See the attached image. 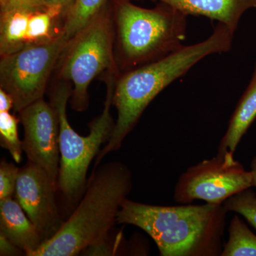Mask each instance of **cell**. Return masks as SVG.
Instances as JSON below:
<instances>
[{
  "mask_svg": "<svg viewBox=\"0 0 256 256\" xmlns=\"http://www.w3.org/2000/svg\"><path fill=\"white\" fill-rule=\"evenodd\" d=\"M234 34L228 26L220 23L203 42L184 45L162 58L124 72L116 80L112 97V105L118 112L114 132L96 156L94 168L107 154L118 150L143 112L165 88L183 76L205 57L228 52Z\"/></svg>",
  "mask_w": 256,
  "mask_h": 256,
  "instance_id": "6da1fadb",
  "label": "cell"
},
{
  "mask_svg": "<svg viewBox=\"0 0 256 256\" xmlns=\"http://www.w3.org/2000/svg\"><path fill=\"white\" fill-rule=\"evenodd\" d=\"M228 212L224 204L154 206L126 198L117 224L142 229L161 256H220Z\"/></svg>",
  "mask_w": 256,
  "mask_h": 256,
  "instance_id": "7a4b0ae2",
  "label": "cell"
},
{
  "mask_svg": "<svg viewBox=\"0 0 256 256\" xmlns=\"http://www.w3.org/2000/svg\"><path fill=\"white\" fill-rule=\"evenodd\" d=\"M132 188V173L124 163L112 161L99 164L68 218L32 256H78L107 238Z\"/></svg>",
  "mask_w": 256,
  "mask_h": 256,
  "instance_id": "3957f363",
  "label": "cell"
},
{
  "mask_svg": "<svg viewBox=\"0 0 256 256\" xmlns=\"http://www.w3.org/2000/svg\"><path fill=\"white\" fill-rule=\"evenodd\" d=\"M188 16L163 2L146 9L118 0L114 22L120 66L128 72L182 47Z\"/></svg>",
  "mask_w": 256,
  "mask_h": 256,
  "instance_id": "277c9868",
  "label": "cell"
},
{
  "mask_svg": "<svg viewBox=\"0 0 256 256\" xmlns=\"http://www.w3.org/2000/svg\"><path fill=\"white\" fill-rule=\"evenodd\" d=\"M117 72H108L107 94L102 114L89 124L88 136H82L70 126L67 118V102L72 95L70 82H60L52 90L50 102L56 109L60 118V165L58 190L70 205L78 204L87 183V173L92 160L102 144L108 142L114 128L110 112Z\"/></svg>",
  "mask_w": 256,
  "mask_h": 256,
  "instance_id": "5b68a950",
  "label": "cell"
},
{
  "mask_svg": "<svg viewBox=\"0 0 256 256\" xmlns=\"http://www.w3.org/2000/svg\"><path fill=\"white\" fill-rule=\"evenodd\" d=\"M114 20L104 8L86 26L70 38L58 64L60 78L73 84L70 105L82 112L89 106L88 87L106 70L117 72L114 54Z\"/></svg>",
  "mask_w": 256,
  "mask_h": 256,
  "instance_id": "8992f818",
  "label": "cell"
},
{
  "mask_svg": "<svg viewBox=\"0 0 256 256\" xmlns=\"http://www.w3.org/2000/svg\"><path fill=\"white\" fill-rule=\"evenodd\" d=\"M69 40L60 30L48 41L28 44L1 56L0 88L12 97L15 112L43 98L48 79Z\"/></svg>",
  "mask_w": 256,
  "mask_h": 256,
  "instance_id": "52a82bcc",
  "label": "cell"
},
{
  "mask_svg": "<svg viewBox=\"0 0 256 256\" xmlns=\"http://www.w3.org/2000/svg\"><path fill=\"white\" fill-rule=\"evenodd\" d=\"M252 186V172L247 171L234 154H216L190 166L178 178L174 200L188 204L195 200L223 204L230 196Z\"/></svg>",
  "mask_w": 256,
  "mask_h": 256,
  "instance_id": "ba28073f",
  "label": "cell"
},
{
  "mask_svg": "<svg viewBox=\"0 0 256 256\" xmlns=\"http://www.w3.org/2000/svg\"><path fill=\"white\" fill-rule=\"evenodd\" d=\"M18 114L24 128L23 150L28 161L44 170L57 185L60 151V118L56 109L43 98Z\"/></svg>",
  "mask_w": 256,
  "mask_h": 256,
  "instance_id": "9c48e42d",
  "label": "cell"
},
{
  "mask_svg": "<svg viewBox=\"0 0 256 256\" xmlns=\"http://www.w3.org/2000/svg\"><path fill=\"white\" fill-rule=\"evenodd\" d=\"M58 186L40 166L28 161L18 172L15 200L41 234L44 242L57 233L64 220L56 201Z\"/></svg>",
  "mask_w": 256,
  "mask_h": 256,
  "instance_id": "30bf717a",
  "label": "cell"
},
{
  "mask_svg": "<svg viewBox=\"0 0 256 256\" xmlns=\"http://www.w3.org/2000/svg\"><path fill=\"white\" fill-rule=\"evenodd\" d=\"M0 236L14 244L26 256H32L44 242L38 229L13 197L0 200Z\"/></svg>",
  "mask_w": 256,
  "mask_h": 256,
  "instance_id": "8fae6325",
  "label": "cell"
},
{
  "mask_svg": "<svg viewBox=\"0 0 256 256\" xmlns=\"http://www.w3.org/2000/svg\"><path fill=\"white\" fill-rule=\"evenodd\" d=\"M165 3L186 15H198L228 26L235 32L247 10L256 8V0H154Z\"/></svg>",
  "mask_w": 256,
  "mask_h": 256,
  "instance_id": "7c38bea8",
  "label": "cell"
},
{
  "mask_svg": "<svg viewBox=\"0 0 256 256\" xmlns=\"http://www.w3.org/2000/svg\"><path fill=\"white\" fill-rule=\"evenodd\" d=\"M256 118V63L252 80L239 100L222 140L218 154H234L239 142Z\"/></svg>",
  "mask_w": 256,
  "mask_h": 256,
  "instance_id": "4fadbf2b",
  "label": "cell"
},
{
  "mask_svg": "<svg viewBox=\"0 0 256 256\" xmlns=\"http://www.w3.org/2000/svg\"><path fill=\"white\" fill-rule=\"evenodd\" d=\"M30 14L12 11L0 14V55L12 54L26 46Z\"/></svg>",
  "mask_w": 256,
  "mask_h": 256,
  "instance_id": "5bb4252c",
  "label": "cell"
},
{
  "mask_svg": "<svg viewBox=\"0 0 256 256\" xmlns=\"http://www.w3.org/2000/svg\"><path fill=\"white\" fill-rule=\"evenodd\" d=\"M108 0H74L64 13V23L60 30L69 40L99 14Z\"/></svg>",
  "mask_w": 256,
  "mask_h": 256,
  "instance_id": "9a60e30c",
  "label": "cell"
},
{
  "mask_svg": "<svg viewBox=\"0 0 256 256\" xmlns=\"http://www.w3.org/2000/svg\"><path fill=\"white\" fill-rule=\"evenodd\" d=\"M228 230L220 256H256V236L238 216H234Z\"/></svg>",
  "mask_w": 256,
  "mask_h": 256,
  "instance_id": "2e32d148",
  "label": "cell"
},
{
  "mask_svg": "<svg viewBox=\"0 0 256 256\" xmlns=\"http://www.w3.org/2000/svg\"><path fill=\"white\" fill-rule=\"evenodd\" d=\"M20 119L8 111L0 112V144L8 151L15 162L22 160V141L18 136Z\"/></svg>",
  "mask_w": 256,
  "mask_h": 256,
  "instance_id": "e0dca14e",
  "label": "cell"
},
{
  "mask_svg": "<svg viewBox=\"0 0 256 256\" xmlns=\"http://www.w3.org/2000/svg\"><path fill=\"white\" fill-rule=\"evenodd\" d=\"M60 12L54 10L47 9L30 15L28 20L26 45L40 44L52 40L54 35V20Z\"/></svg>",
  "mask_w": 256,
  "mask_h": 256,
  "instance_id": "ac0fdd59",
  "label": "cell"
},
{
  "mask_svg": "<svg viewBox=\"0 0 256 256\" xmlns=\"http://www.w3.org/2000/svg\"><path fill=\"white\" fill-rule=\"evenodd\" d=\"M223 204L228 212L242 216L256 229V194L250 188L236 194L226 200Z\"/></svg>",
  "mask_w": 256,
  "mask_h": 256,
  "instance_id": "d6986e66",
  "label": "cell"
},
{
  "mask_svg": "<svg viewBox=\"0 0 256 256\" xmlns=\"http://www.w3.org/2000/svg\"><path fill=\"white\" fill-rule=\"evenodd\" d=\"M20 168L2 159L0 162V200L14 196Z\"/></svg>",
  "mask_w": 256,
  "mask_h": 256,
  "instance_id": "ffe728a7",
  "label": "cell"
},
{
  "mask_svg": "<svg viewBox=\"0 0 256 256\" xmlns=\"http://www.w3.org/2000/svg\"><path fill=\"white\" fill-rule=\"evenodd\" d=\"M46 10L44 0H0V13L20 11L32 14Z\"/></svg>",
  "mask_w": 256,
  "mask_h": 256,
  "instance_id": "44dd1931",
  "label": "cell"
},
{
  "mask_svg": "<svg viewBox=\"0 0 256 256\" xmlns=\"http://www.w3.org/2000/svg\"><path fill=\"white\" fill-rule=\"evenodd\" d=\"M23 254H25L23 250L18 248L8 239L4 238L2 236H0V256H22Z\"/></svg>",
  "mask_w": 256,
  "mask_h": 256,
  "instance_id": "7402d4cb",
  "label": "cell"
},
{
  "mask_svg": "<svg viewBox=\"0 0 256 256\" xmlns=\"http://www.w3.org/2000/svg\"><path fill=\"white\" fill-rule=\"evenodd\" d=\"M47 9L54 10L63 14L72 4L74 0H44Z\"/></svg>",
  "mask_w": 256,
  "mask_h": 256,
  "instance_id": "603a6c76",
  "label": "cell"
},
{
  "mask_svg": "<svg viewBox=\"0 0 256 256\" xmlns=\"http://www.w3.org/2000/svg\"><path fill=\"white\" fill-rule=\"evenodd\" d=\"M14 107L12 97L2 88H0V112L10 110Z\"/></svg>",
  "mask_w": 256,
  "mask_h": 256,
  "instance_id": "cb8c5ba5",
  "label": "cell"
},
{
  "mask_svg": "<svg viewBox=\"0 0 256 256\" xmlns=\"http://www.w3.org/2000/svg\"><path fill=\"white\" fill-rule=\"evenodd\" d=\"M250 172L252 176V186L256 188V156L252 160L250 163Z\"/></svg>",
  "mask_w": 256,
  "mask_h": 256,
  "instance_id": "d4e9b609",
  "label": "cell"
}]
</instances>
